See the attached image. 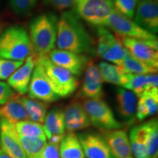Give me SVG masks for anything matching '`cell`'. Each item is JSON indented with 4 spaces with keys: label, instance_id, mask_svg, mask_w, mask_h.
I'll use <instances>...</instances> for the list:
<instances>
[{
    "label": "cell",
    "instance_id": "f1b7e54d",
    "mask_svg": "<svg viewBox=\"0 0 158 158\" xmlns=\"http://www.w3.org/2000/svg\"><path fill=\"white\" fill-rule=\"evenodd\" d=\"M15 130L20 136L39 138L47 140L42 124L30 120H24L15 124Z\"/></svg>",
    "mask_w": 158,
    "mask_h": 158
},
{
    "label": "cell",
    "instance_id": "4dcf8cb0",
    "mask_svg": "<svg viewBox=\"0 0 158 158\" xmlns=\"http://www.w3.org/2000/svg\"><path fill=\"white\" fill-rule=\"evenodd\" d=\"M158 122L157 118L149 120V130L147 137V158H157Z\"/></svg>",
    "mask_w": 158,
    "mask_h": 158
},
{
    "label": "cell",
    "instance_id": "1f68e13d",
    "mask_svg": "<svg viewBox=\"0 0 158 158\" xmlns=\"http://www.w3.org/2000/svg\"><path fill=\"white\" fill-rule=\"evenodd\" d=\"M140 0H113L114 10L127 19H132Z\"/></svg>",
    "mask_w": 158,
    "mask_h": 158
},
{
    "label": "cell",
    "instance_id": "74e56055",
    "mask_svg": "<svg viewBox=\"0 0 158 158\" xmlns=\"http://www.w3.org/2000/svg\"><path fill=\"white\" fill-rule=\"evenodd\" d=\"M0 158H12L2 149H0Z\"/></svg>",
    "mask_w": 158,
    "mask_h": 158
},
{
    "label": "cell",
    "instance_id": "3957f363",
    "mask_svg": "<svg viewBox=\"0 0 158 158\" xmlns=\"http://www.w3.org/2000/svg\"><path fill=\"white\" fill-rule=\"evenodd\" d=\"M29 35L21 26H11L0 35V59L25 61L32 54Z\"/></svg>",
    "mask_w": 158,
    "mask_h": 158
},
{
    "label": "cell",
    "instance_id": "d6a6232c",
    "mask_svg": "<svg viewBox=\"0 0 158 158\" xmlns=\"http://www.w3.org/2000/svg\"><path fill=\"white\" fill-rule=\"evenodd\" d=\"M23 62L24 61H13L0 59V81L1 80L8 79Z\"/></svg>",
    "mask_w": 158,
    "mask_h": 158
},
{
    "label": "cell",
    "instance_id": "6da1fadb",
    "mask_svg": "<svg viewBox=\"0 0 158 158\" xmlns=\"http://www.w3.org/2000/svg\"><path fill=\"white\" fill-rule=\"evenodd\" d=\"M56 45L60 50L78 54H91L94 51L92 37L73 11L64 12L58 19Z\"/></svg>",
    "mask_w": 158,
    "mask_h": 158
},
{
    "label": "cell",
    "instance_id": "9a60e30c",
    "mask_svg": "<svg viewBox=\"0 0 158 158\" xmlns=\"http://www.w3.org/2000/svg\"><path fill=\"white\" fill-rule=\"evenodd\" d=\"M120 40L132 56L150 66L158 68L157 51L149 46L145 41L129 37H121Z\"/></svg>",
    "mask_w": 158,
    "mask_h": 158
},
{
    "label": "cell",
    "instance_id": "e575fe53",
    "mask_svg": "<svg viewBox=\"0 0 158 158\" xmlns=\"http://www.w3.org/2000/svg\"><path fill=\"white\" fill-rule=\"evenodd\" d=\"M59 147V145L47 143L41 152L35 158H61Z\"/></svg>",
    "mask_w": 158,
    "mask_h": 158
},
{
    "label": "cell",
    "instance_id": "30bf717a",
    "mask_svg": "<svg viewBox=\"0 0 158 158\" xmlns=\"http://www.w3.org/2000/svg\"><path fill=\"white\" fill-rule=\"evenodd\" d=\"M78 138L87 158H116L100 133L86 132L78 134Z\"/></svg>",
    "mask_w": 158,
    "mask_h": 158
},
{
    "label": "cell",
    "instance_id": "83f0119b",
    "mask_svg": "<svg viewBox=\"0 0 158 158\" xmlns=\"http://www.w3.org/2000/svg\"><path fill=\"white\" fill-rule=\"evenodd\" d=\"M98 68L102 81L121 86L124 73L118 65L101 62L98 65Z\"/></svg>",
    "mask_w": 158,
    "mask_h": 158
},
{
    "label": "cell",
    "instance_id": "f35d334b",
    "mask_svg": "<svg viewBox=\"0 0 158 158\" xmlns=\"http://www.w3.org/2000/svg\"><path fill=\"white\" fill-rule=\"evenodd\" d=\"M5 21H3L2 19L0 18V35H1L2 33V31H4V29H5Z\"/></svg>",
    "mask_w": 158,
    "mask_h": 158
},
{
    "label": "cell",
    "instance_id": "9c48e42d",
    "mask_svg": "<svg viewBox=\"0 0 158 158\" xmlns=\"http://www.w3.org/2000/svg\"><path fill=\"white\" fill-rule=\"evenodd\" d=\"M29 98L50 103L59 100V97L53 91L44 68L37 60L29 85Z\"/></svg>",
    "mask_w": 158,
    "mask_h": 158
},
{
    "label": "cell",
    "instance_id": "7c38bea8",
    "mask_svg": "<svg viewBox=\"0 0 158 158\" xmlns=\"http://www.w3.org/2000/svg\"><path fill=\"white\" fill-rule=\"evenodd\" d=\"M0 146L12 158H27L15 124L0 118Z\"/></svg>",
    "mask_w": 158,
    "mask_h": 158
},
{
    "label": "cell",
    "instance_id": "277c9868",
    "mask_svg": "<svg viewBox=\"0 0 158 158\" xmlns=\"http://www.w3.org/2000/svg\"><path fill=\"white\" fill-rule=\"evenodd\" d=\"M43 65L51 88L59 98L70 97L78 87V78L66 69L55 64L48 56L39 58Z\"/></svg>",
    "mask_w": 158,
    "mask_h": 158
},
{
    "label": "cell",
    "instance_id": "52a82bcc",
    "mask_svg": "<svg viewBox=\"0 0 158 158\" xmlns=\"http://www.w3.org/2000/svg\"><path fill=\"white\" fill-rule=\"evenodd\" d=\"M97 54L100 58L116 65H120L129 54L118 37L106 27H97Z\"/></svg>",
    "mask_w": 158,
    "mask_h": 158
},
{
    "label": "cell",
    "instance_id": "7402d4cb",
    "mask_svg": "<svg viewBox=\"0 0 158 158\" xmlns=\"http://www.w3.org/2000/svg\"><path fill=\"white\" fill-rule=\"evenodd\" d=\"M44 131L47 139L55 136L65 135L64 110L60 108H54L45 116Z\"/></svg>",
    "mask_w": 158,
    "mask_h": 158
},
{
    "label": "cell",
    "instance_id": "d590c367",
    "mask_svg": "<svg viewBox=\"0 0 158 158\" xmlns=\"http://www.w3.org/2000/svg\"><path fill=\"white\" fill-rule=\"evenodd\" d=\"M43 1L59 11L72 8L76 5V0H43Z\"/></svg>",
    "mask_w": 158,
    "mask_h": 158
},
{
    "label": "cell",
    "instance_id": "ffe728a7",
    "mask_svg": "<svg viewBox=\"0 0 158 158\" xmlns=\"http://www.w3.org/2000/svg\"><path fill=\"white\" fill-rule=\"evenodd\" d=\"M0 118L15 124L18 122L29 120L27 110L23 106L21 95L15 94L0 107Z\"/></svg>",
    "mask_w": 158,
    "mask_h": 158
},
{
    "label": "cell",
    "instance_id": "f546056e",
    "mask_svg": "<svg viewBox=\"0 0 158 158\" xmlns=\"http://www.w3.org/2000/svg\"><path fill=\"white\" fill-rule=\"evenodd\" d=\"M19 139L27 158L36 157L47 144V140L39 138L19 135Z\"/></svg>",
    "mask_w": 158,
    "mask_h": 158
},
{
    "label": "cell",
    "instance_id": "d6986e66",
    "mask_svg": "<svg viewBox=\"0 0 158 158\" xmlns=\"http://www.w3.org/2000/svg\"><path fill=\"white\" fill-rule=\"evenodd\" d=\"M116 104L118 114L126 123L132 124L135 118L138 97L133 92L119 88L116 93Z\"/></svg>",
    "mask_w": 158,
    "mask_h": 158
},
{
    "label": "cell",
    "instance_id": "4fadbf2b",
    "mask_svg": "<svg viewBox=\"0 0 158 158\" xmlns=\"http://www.w3.org/2000/svg\"><path fill=\"white\" fill-rule=\"evenodd\" d=\"M133 18L138 26L156 34L158 31L157 0H140Z\"/></svg>",
    "mask_w": 158,
    "mask_h": 158
},
{
    "label": "cell",
    "instance_id": "44dd1931",
    "mask_svg": "<svg viewBox=\"0 0 158 158\" xmlns=\"http://www.w3.org/2000/svg\"><path fill=\"white\" fill-rule=\"evenodd\" d=\"M149 121L135 126L130 130L129 141L133 158H147V137Z\"/></svg>",
    "mask_w": 158,
    "mask_h": 158
},
{
    "label": "cell",
    "instance_id": "8d00e7d4",
    "mask_svg": "<svg viewBox=\"0 0 158 158\" xmlns=\"http://www.w3.org/2000/svg\"><path fill=\"white\" fill-rule=\"evenodd\" d=\"M15 94L14 91L7 83L0 81V105L5 104Z\"/></svg>",
    "mask_w": 158,
    "mask_h": 158
},
{
    "label": "cell",
    "instance_id": "4316f807",
    "mask_svg": "<svg viewBox=\"0 0 158 158\" xmlns=\"http://www.w3.org/2000/svg\"><path fill=\"white\" fill-rule=\"evenodd\" d=\"M118 66L121 68L124 74L148 75L157 73V68L138 60L130 54Z\"/></svg>",
    "mask_w": 158,
    "mask_h": 158
},
{
    "label": "cell",
    "instance_id": "7a4b0ae2",
    "mask_svg": "<svg viewBox=\"0 0 158 158\" xmlns=\"http://www.w3.org/2000/svg\"><path fill=\"white\" fill-rule=\"evenodd\" d=\"M58 19L54 13L35 17L29 25V38L33 54L37 58L48 56L56 43Z\"/></svg>",
    "mask_w": 158,
    "mask_h": 158
},
{
    "label": "cell",
    "instance_id": "8992f818",
    "mask_svg": "<svg viewBox=\"0 0 158 158\" xmlns=\"http://www.w3.org/2000/svg\"><path fill=\"white\" fill-rule=\"evenodd\" d=\"M75 13L78 17L96 27H104L113 12V0H76Z\"/></svg>",
    "mask_w": 158,
    "mask_h": 158
},
{
    "label": "cell",
    "instance_id": "e0dca14e",
    "mask_svg": "<svg viewBox=\"0 0 158 158\" xmlns=\"http://www.w3.org/2000/svg\"><path fill=\"white\" fill-rule=\"evenodd\" d=\"M116 158H133L127 132L123 130H100Z\"/></svg>",
    "mask_w": 158,
    "mask_h": 158
},
{
    "label": "cell",
    "instance_id": "cb8c5ba5",
    "mask_svg": "<svg viewBox=\"0 0 158 158\" xmlns=\"http://www.w3.org/2000/svg\"><path fill=\"white\" fill-rule=\"evenodd\" d=\"M59 149L61 158H85L78 135L75 133H68L65 135Z\"/></svg>",
    "mask_w": 158,
    "mask_h": 158
},
{
    "label": "cell",
    "instance_id": "5bb4252c",
    "mask_svg": "<svg viewBox=\"0 0 158 158\" xmlns=\"http://www.w3.org/2000/svg\"><path fill=\"white\" fill-rule=\"evenodd\" d=\"M37 60L38 58L32 53L7 79V84L19 95H24L28 92L29 83Z\"/></svg>",
    "mask_w": 158,
    "mask_h": 158
},
{
    "label": "cell",
    "instance_id": "5b68a950",
    "mask_svg": "<svg viewBox=\"0 0 158 158\" xmlns=\"http://www.w3.org/2000/svg\"><path fill=\"white\" fill-rule=\"evenodd\" d=\"M81 104L91 124L100 130H118L122 127V124L114 116L113 110L102 99H84Z\"/></svg>",
    "mask_w": 158,
    "mask_h": 158
},
{
    "label": "cell",
    "instance_id": "ba28073f",
    "mask_svg": "<svg viewBox=\"0 0 158 158\" xmlns=\"http://www.w3.org/2000/svg\"><path fill=\"white\" fill-rule=\"evenodd\" d=\"M114 31L119 37H129L140 40H157L155 35L149 32L138 26L137 23L124 15L114 10L110 13L104 23V27Z\"/></svg>",
    "mask_w": 158,
    "mask_h": 158
},
{
    "label": "cell",
    "instance_id": "603a6c76",
    "mask_svg": "<svg viewBox=\"0 0 158 158\" xmlns=\"http://www.w3.org/2000/svg\"><path fill=\"white\" fill-rule=\"evenodd\" d=\"M158 109V90H149L139 97L138 100L135 117L138 121H143L155 115Z\"/></svg>",
    "mask_w": 158,
    "mask_h": 158
},
{
    "label": "cell",
    "instance_id": "2e32d148",
    "mask_svg": "<svg viewBox=\"0 0 158 158\" xmlns=\"http://www.w3.org/2000/svg\"><path fill=\"white\" fill-rule=\"evenodd\" d=\"M78 96L83 99L101 98L103 96L102 80L98 65L89 63Z\"/></svg>",
    "mask_w": 158,
    "mask_h": 158
},
{
    "label": "cell",
    "instance_id": "d4e9b609",
    "mask_svg": "<svg viewBox=\"0 0 158 158\" xmlns=\"http://www.w3.org/2000/svg\"><path fill=\"white\" fill-rule=\"evenodd\" d=\"M21 100L27 110L29 119L32 122L43 124L48 111V103L27 97H21Z\"/></svg>",
    "mask_w": 158,
    "mask_h": 158
},
{
    "label": "cell",
    "instance_id": "8fae6325",
    "mask_svg": "<svg viewBox=\"0 0 158 158\" xmlns=\"http://www.w3.org/2000/svg\"><path fill=\"white\" fill-rule=\"evenodd\" d=\"M48 57L54 64L70 71L75 76H81L89 64L88 58L85 55L60 49L54 48Z\"/></svg>",
    "mask_w": 158,
    "mask_h": 158
},
{
    "label": "cell",
    "instance_id": "836d02e7",
    "mask_svg": "<svg viewBox=\"0 0 158 158\" xmlns=\"http://www.w3.org/2000/svg\"><path fill=\"white\" fill-rule=\"evenodd\" d=\"M11 8L18 15H27L35 8L37 0H10Z\"/></svg>",
    "mask_w": 158,
    "mask_h": 158
},
{
    "label": "cell",
    "instance_id": "ac0fdd59",
    "mask_svg": "<svg viewBox=\"0 0 158 158\" xmlns=\"http://www.w3.org/2000/svg\"><path fill=\"white\" fill-rule=\"evenodd\" d=\"M65 130L74 133L79 130L89 127L91 122L81 102L73 101L64 110Z\"/></svg>",
    "mask_w": 158,
    "mask_h": 158
},
{
    "label": "cell",
    "instance_id": "484cf974",
    "mask_svg": "<svg viewBox=\"0 0 158 158\" xmlns=\"http://www.w3.org/2000/svg\"><path fill=\"white\" fill-rule=\"evenodd\" d=\"M120 86L133 92L137 97L149 91L147 75L124 74Z\"/></svg>",
    "mask_w": 158,
    "mask_h": 158
}]
</instances>
